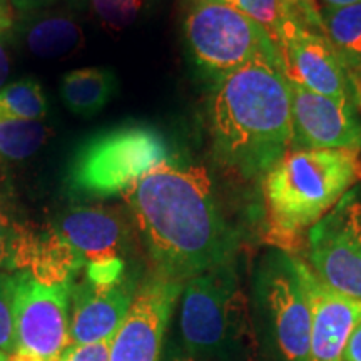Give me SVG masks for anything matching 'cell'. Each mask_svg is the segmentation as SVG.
<instances>
[{
    "mask_svg": "<svg viewBox=\"0 0 361 361\" xmlns=\"http://www.w3.org/2000/svg\"><path fill=\"white\" fill-rule=\"evenodd\" d=\"M360 180L358 151L290 149L263 176L266 241L291 251Z\"/></svg>",
    "mask_w": 361,
    "mask_h": 361,
    "instance_id": "cell-3",
    "label": "cell"
},
{
    "mask_svg": "<svg viewBox=\"0 0 361 361\" xmlns=\"http://www.w3.org/2000/svg\"><path fill=\"white\" fill-rule=\"evenodd\" d=\"M51 135L42 121H7L0 123V166L34 156Z\"/></svg>",
    "mask_w": 361,
    "mask_h": 361,
    "instance_id": "cell-21",
    "label": "cell"
},
{
    "mask_svg": "<svg viewBox=\"0 0 361 361\" xmlns=\"http://www.w3.org/2000/svg\"><path fill=\"white\" fill-rule=\"evenodd\" d=\"M24 42L34 56L56 59L78 52L84 44L82 27L69 12L39 11L29 13Z\"/></svg>",
    "mask_w": 361,
    "mask_h": 361,
    "instance_id": "cell-17",
    "label": "cell"
},
{
    "mask_svg": "<svg viewBox=\"0 0 361 361\" xmlns=\"http://www.w3.org/2000/svg\"><path fill=\"white\" fill-rule=\"evenodd\" d=\"M279 51L288 79L316 94L353 104L358 109V87L326 35L308 29L291 16L283 27Z\"/></svg>",
    "mask_w": 361,
    "mask_h": 361,
    "instance_id": "cell-8",
    "label": "cell"
},
{
    "mask_svg": "<svg viewBox=\"0 0 361 361\" xmlns=\"http://www.w3.org/2000/svg\"><path fill=\"white\" fill-rule=\"evenodd\" d=\"M290 7V11L295 13L296 19H300L303 24L316 32H323V20L322 11H319L316 0H284Z\"/></svg>",
    "mask_w": 361,
    "mask_h": 361,
    "instance_id": "cell-27",
    "label": "cell"
},
{
    "mask_svg": "<svg viewBox=\"0 0 361 361\" xmlns=\"http://www.w3.org/2000/svg\"><path fill=\"white\" fill-rule=\"evenodd\" d=\"M341 361H361V323L351 333L345 350H343Z\"/></svg>",
    "mask_w": 361,
    "mask_h": 361,
    "instance_id": "cell-29",
    "label": "cell"
},
{
    "mask_svg": "<svg viewBox=\"0 0 361 361\" xmlns=\"http://www.w3.org/2000/svg\"><path fill=\"white\" fill-rule=\"evenodd\" d=\"M84 259L56 226L34 229L22 226L16 271H25L44 284L74 283Z\"/></svg>",
    "mask_w": 361,
    "mask_h": 361,
    "instance_id": "cell-16",
    "label": "cell"
},
{
    "mask_svg": "<svg viewBox=\"0 0 361 361\" xmlns=\"http://www.w3.org/2000/svg\"><path fill=\"white\" fill-rule=\"evenodd\" d=\"M323 32L355 84L361 82V0L322 11Z\"/></svg>",
    "mask_w": 361,
    "mask_h": 361,
    "instance_id": "cell-19",
    "label": "cell"
},
{
    "mask_svg": "<svg viewBox=\"0 0 361 361\" xmlns=\"http://www.w3.org/2000/svg\"><path fill=\"white\" fill-rule=\"evenodd\" d=\"M219 2L263 25L278 47L284 24L291 16H295L284 0H219Z\"/></svg>",
    "mask_w": 361,
    "mask_h": 361,
    "instance_id": "cell-22",
    "label": "cell"
},
{
    "mask_svg": "<svg viewBox=\"0 0 361 361\" xmlns=\"http://www.w3.org/2000/svg\"><path fill=\"white\" fill-rule=\"evenodd\" d=\"M13 24V6L11 0H0V35L7 32Z\"/></svg>",
    "mask_w": 361,
    "mask_h": 361,
    "instance_id": "cell-30",
    "label": "cell"
},
{
    "mask_svg": "<svg viewBox=\"0 0 361 361\" xmlns=\"http://www.w3.org/2000/svg\"><path fill=\"white\" fill-rule=\"evenodd\" d=\"M47 114V99L42 85L32 78L20 79L0 89V123L42 121Z\"/></svg>",
    "mask_w": 361,
    "mask_h": 361,
    "instance_id": "cell-20",
    "label": "cell"
},
{
    "mask_svg": "<svg viewBox=\"0 0 361 361\" xmlns=\"http://www.w3.org/2000/svg\"><path fill=\"white\" fill-rule=\"evenodd\" d=\"M117 89L116 74L106 67H82L64 74L61 97L66 107L75 116L97 114L111 101Z\"/></svg>",
    "mask_w": 361,
    "mask_h": 361,
    "instance_id": "cell-18",
    "label": "cell"
},
{
    "mask_svg": "<svg viewBox=\"0 0 361 361\" xmlns=\"http://www.w3.org/2000/svg\"><path fill=\"white\" fill-rule=\"evenodd\" d=\"M22 226L16 223L6 209L0 206V271L17 273L16 258L19 247Z\"/></svg>",
    "mask_w": 361,
    "mask_h": 361,
    "instance_id": "cell-25",
    "label": "cell"
},
{
    "mask_svg": "<svg viewBox=\"0 0 361 361\" xmlns=\"http://www.w3.org/2000/svg\"><path fill=\"white\" fill-rule=\"evenodd\" d=\"M291 149H348L361 152V114L350 102L322 96L288 79Z\"/></svg>",
    "mask_w": 361,
    "mask_h": 361,
    "instance_id": "cell-12",
    "label": "cell"
},
{
    "mask_svg": "<svg viewBox=\"0 0 361 361\" xmlns=\"http://www.w3.org/2000/svg\"><path fill=\"white\" fill-rule=\"evenodd\" d=\"M13 291H16V273L0 271V351L6 355L17 350Z\"/></svg>",
    "mask_w": 361,
    "mask_h": 361,
    "instance_id": "cell-24",
    "label": "cell"
},
{
    "mask_svg": "<svg viewBox=\"0 0 361 361\" xmlns=\"http://www.w3.org/2000/svg\"><path fill=\"white\" fill-rule=\"evenodd\" d=\"M183 283L151 276L137 286L133 305L112 338L111 361H159L162 340Z\"/></svg>",
    "mask_w": 361,
    "mask_h": 361,
    "instance_id": "cell-11",
    "label": "cell"
},
{
    "mask_svg": "<svg viewBox=\"0 0 361 361\" xmlns=\"http://www.w3.org/2000/svg\"><path fill=\"white\" fill-rule=\"evenodd\" d=\"M360 2V0H324L328 7H341V6H350V4Z\"/></svg>",
    "mask_w": 361,
    "mask_h": 361,
    "instance_id": "cell-33",
    "label": "cell"
},
{
    "mask_svg": "<svg viewBox=\"0 0 361 361\" xmlns=\"http://www.w3.org/2000/svg\"><path fill=\"white\" fill-rule=\"evenodd\" d=\"M59 2H64V0H11V4L16 11H19L24 16H29V13L45 11V8L56 6Z\"/></svg>",
    "mask_w": 361,
    "mask_h": 361,
    "instance_id": "cell-28",
    "label": "cell"
},
{
    "mask_svg": "<svg viewBox=\"0 0 361 361\" xmlns=\"http://www.w3.org/2000/svg\"><path fill=\"white\" fill-rule=\"evenodd\" d=\"M204 2H219V0H196V4H204Z\"/></svg>",
    "mask_w": 361,
    "mask_h": 361,
    "instance_id": "cell-35",
    "label": "cell"
},
{
    "mask_svg": "<svg viewBox=\"0 0 361 361\" xmlns=\"http://www.w3.org/2000/svg\"><path fill=\"white\" fill-rule=\"evenodd\" d=\"M8 72H11V57H8L6 44L0 39V89L6 85Z\"/></svg>",
    "mask_w": 361,
    "mask_h": 361,
    "instance_id": "cell-31",
    "label": "cell"
},
{
    "mask_svg": "<svg viewBox=\"0 0 361 361\" xmlns=\"http://www.w3.org/2000/svg\"><path fill=\"white\" fill-rule=\"evenodd\" d=\"M238 305L236 274L231 263L221 264L186 281L180 331L191 351L214 350L228 336Z\"/></svg>",
    "mask_w": 361,
    "mask_h": 361,
    "instance_id": "cell-10",
    "label": "cell"
},
{
    "mask_svg": "<svg viewBox=\"0 0 361 361\" xmlns=\"http://www.w3.org/2000/svg\"><path fill=\"white\" fill-rule=\"evenodd\" d=\"M311 269L340 293L361 300V189H351L308 231Z\"/></svg>",
    "mask_w": 361,
    "mask_h": 361,
    "instance_id": "cell-6",
    "label": "cell"
},
{
    "mask_svg": "<svg viewBox=\"0 0 361 361\" xmlns=\"http://www.w3.org/2000/svg\"><path fill=\"white\" fill-rule=\"evenodd\" d=\"M184 34L196 64L216 79L256 62L284 72L283 54L268 30L223 2L196 4Z\"/></svg>",
    "mask_w": 361,
    "mask_h": 361,
    "instance_id": "cell-5",
    "label": "cell"
},
{
    "mask_svg": "<svg viewBox=\"0 0 361 361\" xmlns=\"http://www.w3.org/2000/svg\"><path fill=\"white\" fill-rule=\"evenodd\" d=\"M293 259L311 313L310 361H341L351 333L361 323V300L329 286L303 259Z\"/></svg>",
    "mask_w": 361,
    "mask_h": 361,
    "instance_id": "cell-13",
    "label": "cell"
},
{
    "mask_svg": "<svg viewBox=\"0 0 361 361\" xmlns=\"http://www.w3.org/2000/svg\"><path fill=\"white\" fill-rule=\"evenodd\" d=\"M112 338L89 343V345H67L57 361H111Z\"/></svg>",
    "mask_w": 361,
    "mask_h": 361,
    "instance_id": "cell-26",
    "label": "cell"
},
{
    "mask_svg": "<svg viewBox=\"0 0 361 361\" xmlns=\"http://www.w3.org/2000/svg\"><path fill=\"white\" fill-rule=\"evenodd\" d=\"M151 0H89L90 11L104 27L121 30L133 24Z\"/></svg>",
    "mask_w": 361,
    "mask_h": 361,
    "instance_id": "cell-23",
    "label": "cell"
},
{
    "mask_svg": "<svg viewBox=\"0 0 361 361\" xmlns=\"http://www.w3.org/2000/svg\"><path fill=\"white\" fill-rule=\"evenodd\" d=\"M207 117L221 164L246 179L264 176L291 149L286 74L256 62L216 79Z\"/></svg>",
    "mask_w": 361,
    "mask_h": 361,
    "instance_id": "cell-2",
    "label": "cell"
},
{
    "mask_svg": "<svg viewBox=\"0 0 361 361\" xmlns=\"http://www.w3.org/2000/svg\"><path fill=\"white\" fill-rule=\"evenodd\" d=\"M168 361H196L191 356H173V358H169Z\"/></svg>",
    "mask_w": 361,
    "mask_h": 361,
    "instance_id": "cell-34",
    "label": "cell"
},
{
    "mask_svg": "<svg viewBox=\"0 0 361 361\" xmlns=\"http://www.w3.org/2000/svg\"><path fill=\"white\" fill-rule=\"evenodd\" d=\"M7 361H44V360H40L39 356L32 355L30 351L17 348L16 351H13V353L7 356Z\"/></svg>",
    "mask_w": 361,
    "mask_h": 361,
    "instance_id": "cell-32",
    "label": "cell"
},
{
    "mask_svg": "<svg viewBox=\"0 0 361 361\" xmlns=\"http://www.w3.org/2000/svg\"><path fill=\"white\" fill-rule=\"evenodd\" d=\"M168 144L156 129L129 124L85 141L67 171V188L82 197L124 196L144 174L169 159Z\"/></svg>",
    "mask_w": 361,
    "mask_h": 361,
    "instance_id": "cell-4",
    "label": "cell"
},
{
    "mask_svg": "<svg viewBox=\"0 0 361 361\" xmlns=\"http://www.w3.org/2000/svg\"><path fill=\"white\" fill-rule=\"evenodd\" d=\"M72 284H44L25 271L16 273L13 318L17 348L57 361L69 345Z\"/></svg>",
    "mask_w": 361,
    "mask_h": 361,
    "instance_id": "cell-7",
    "label": "cell"
},
{
    "mask_svg": "<svg viewBox=\"0 0 361 361\" xmlns=\"http://www.w3.org/2000/svg\"><path fill=\"white\" fill-rule=\"evenodd\" d=\"M56 228L82 256L84 268L124 261L128 226L116 211L101 206H75L59 216Z\"/></svg>",
    "mask_w": 361,
    "mask_h": 361,
    "instance_id": "cell-15",
    "label": "cell"
},
{
    "mask_svg": "<svg viewBox=\"0 0 361 361\" xmlns=\"http://www.w3.org/2000/svg\"><path fill=\"white\" fill-rule=\"evenodd\" d=\"M157 276L184 283L231 263L238 238L206 168L166 159L124 194Z\"/></svg>",
    "mask_w": 361,
    "mask_h": 361,
    "instance_id": "cell-1",
    "label": "cell"
},
{
    "mask_svg": "<svg viewBox=\"0 0 361 361\" xmlns=\"http://www.w3.org/2000/svg\"><path fill=\"white\" fill-rule=\"evenodd\" d=\"M137 284L126 276L111 286L82 279L72 284L69 345H89L114 335L133 305Z\"/></svg>",
    "mask_w": 361,
    "mask_h": 361,
    "instance_id": "cell-14",
    "label": "cell"
},
{
    "mask_svg": "<svg viewBox=\"0 0 361 361\" xmlns=\"http://www.w3.org/2000/svg\"><path fill=\"white\" fill-rule=\"evenodd\" d=\"M259 290L269 310L283 358L310 361L311 313L291 255L281 251L266 261L259 276Z\"/></svg>",
    "mask_w": 361,
    "mask_h": 361,
    "instance_id": "cell-9",
    "label": "cell"
},
{
    "mask_svg": "<svg viewBox=\"0 0 361 361\" xmlns=\"http://www.w3.org/2000/svg\"><path fill=\"white\" fill-rule=\"evenodd\" d=\"M0 361H7V355L4 351H0Z\"/></svg>",
    "mask_w": 361,
    "mask_h": 361,
    "instance_id": "cell-36",
    "label": "cell"
}]
</instances>
